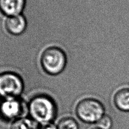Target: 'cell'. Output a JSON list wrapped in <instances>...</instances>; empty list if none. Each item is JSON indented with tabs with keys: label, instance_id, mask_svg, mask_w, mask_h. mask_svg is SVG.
Listing matches in <instances>:
<instances>
[{
	"label": "cell",
	"instance_id": "cell-5",
	"mask_svg": "<svg viewBox=\"0 0 129 129\" xmlns=\"http://www.w3.org/2000/svg\"><path fill=\"white\" fill-rule=\"evenodd\" d=\"M23 112V104L18 98L5 99L0 104V113L7 119L19 118Z\"/></svg>",
	"mask_w": 129,
	"mask_h": 129
},
{
	"label": "cell",
	"instance_id": "cell-2",
	"mask_svg": "<svg viewBox=\"0 0 129 129\" xmlns=\"http://www.w3.org/2000/svg\"><path fill=\"white\" fill-rule=\"evenodd\" d=\"M75 113L78 118L84 123H96L105 114V108L98 100L86 98L78 103Z\"/></svg>",
	"mask_w": 129,
	"mask_h": 129
},
{
	"label": "cell",
	"instance_id": "cell-10",
	"mask_svg": "<svg viewBox=\"0 0 129 129\" xmlns=\"http://www.w3.org/2000/svg\"><path fill=\"white\" fill-rule=\"evenodd\" d=\"M57 126L58 129H79L77 121L71 117H65L61 119Z\"/></svg>",
	"mask_w": 129,
	"mask_h": 129
},
{
	"label": "cell",
	"instance_id": "cell-13",
	"mask_svg": "<svg viewBox=\"0 0 129 129\" xmlns=\"http://www.w3.org/2000/svg\"><path fill=\"white\" fill-rule=\"evenodd\" d=\"M91 129H101L100 128H99L98 127H93V128H92Z\"/></svg>",
	"mask_w": 129,
	"mask_h": 129
},
{
	"label": "cell",
	"instance_id": "cell-14",
	"mask_svg": "<svg viewBox=\"0 0 129 129\" xmlns=\"http://www.w3.org/2000/svg\"><path fill=\"white\" fill-rule=\"evenodd\" d=\"M38 129H39V128H38Z\"/></svg>",
	"mask_w": 129,
	"mask_h": 129
},
{
	"label": "cell",
	"instance_id": "cell-4",
	"mask_svg": "<svg viewBox=\"0 0 129 129\" xmlns=\"http://www.w3.org/2000/svg\"><path fill=\"white\" fill-rule=\"evenodd\" d=\"M23 88V82L18 75L10 72L0 74V96L4 99L17 98Z\"/></svg>",
	"mask_w": 129,
	"mask_h": 129
},
{
	"label": "cell",
	"instance_id": "cell-7",
	"mask_svg": "<svg viewBox=\"0 0 129 129\" xmlns=\"http://www.w3.org/2000/svg\"><path fill=\"white\" fill-rule=\"evenodd\" d=\"M26 0H0V11L8 17L21 14Z\"/></svg>",
	"mask_w": 129,
	"mask_h": 129
},
{
	"label": "cell",
	"instance_id": "cell-11",
	"mask_svg": "<svg viewBox=\"0 0 129 129\" xmlns=\"http://www.w3.org/2000/svg\"><path fill=\"white\" fill-rule=\"evenodd\" d=\"M96 124V127L101 129H111L113 125V122L111 117L105 114Z\"/></svg>",
	"mask_w": 129,
	"mask_h": 129
},
{
	"label": "cell",
	"instance_id": "cell-6",
	"mask_svg": "<svg viewBox=\"0 0 129 129\" xmlns=\"http://www.w3.org/2000/svg\"><path fill=\"white\" fill-rule=\"evenodd\" d=\"M6 30L14 35L23 33L27 27L26 19L22 14L8 17L5 22Z\"/></svg>",
	"mask_w": 129,
	"mask_h": 129
},
{
	"label": "cell",
	"instance_id": "cell-3",
	"mask_svg": "<svg viewBox=\"0 0 129 129\" xmlns=\"http://www.w3.org/2000/svg\"><path fill=\"white\" fill-rule=\"evenodd\" d=\"M41 63L46 73L52 75L62 72L66 64V56L64 52L57 47L45 49L41 57Z\"/></svg>",
	"mask_w": 129,
	"mask_h": 129
},
{
	"label": "cell",
	"instance_id": "cell-1",
	"mask_svg": "<svg viewBox=\"0 0 129 129\" xmlns=\"http://www.w3.org/2000/svg\"><path fill=\"white\" fill-rule=\"evenodd\" d=\"M28 111L32 119L41 125L51 123L56 114L54 101L49 97L38 95L32 98L28 104Z\"/></svg>",
	"mask_w": 129,
	"mask_h": 129
},
{
	"label": "cell",
	"instance_id": "cell-12",
	"mask_svg": "<svg viewBox=\"0 0 129 129\" xmlns=\"http://www.w3.org/2000/svg\"><path fill=\"white\" fill-rule=\"evenodd\" d=\"M39 129H58L57 128V126L54 125V124L52 123H49L46 125H42V126Z\"/></svg>",
	"mask_w": 129,
	"mask_h": 129
},
{
	"label": "cell",
	"instance_id": "cell-9",
	"mask_svg": "<svg viewBox=\"0 0 129 129\" xmlns=\"http://www.w3.org/2000/svg\"><path fill=\"white\" fill-rule=\"evenodd\" d=\"M10 129H38L36 122L27 118H20L12 123Z\"/></svg>",
	"mask_w": 129,
	"mask_h": 129
},
{
	"label": "cell",
	"instance_id": "cell-8",
	"mask_svg": "<svg viewBox=\"0 0 129 129\" xmlns=\"http://www.w3.org/2000/svg\"><path fill=\"white\" fill-rule=\"evenodd\" d=\"M113 102L119 110L129 112V88H122L117 91L114 96Z\"/></svg>",
	"mask_w": 129,
	"mask_h": 129
}]
</instances>
